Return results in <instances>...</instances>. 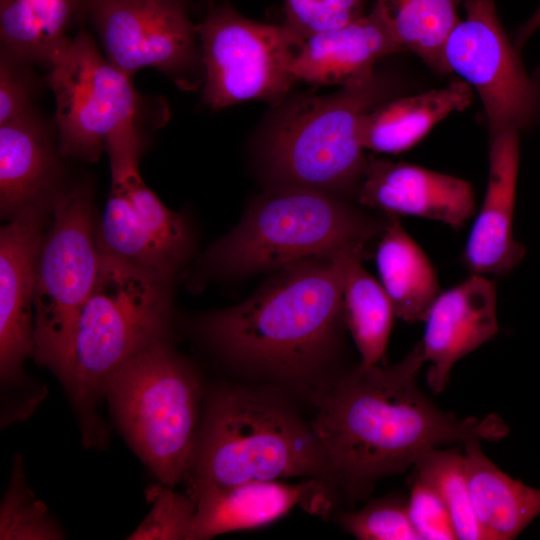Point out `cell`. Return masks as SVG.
<instances>
[{
  "mask_svg": "<svg viewBox=\"0 0 540 540\" xmlns=\"http://www.w3.org/2000/svg\"><path fill=\"white\" fill-rule=\"evenodd\" d=\"M473 98L474 91L465 81L412 96L388 98L363 116L361 144L378 153L405 152L450 113L468 107Z\"/></svg>",
  "mask_w": 540,
  "mask_h": 540,
  "instance_id": "20",
  "label": "cell"
},
{
  "mask_svg": "<svg viewBox=\"0 0 540 540\" xmlns=\"http://www.w3.org/2000/svg\"><path fill=\"white\" fill-rule=\"evenodd\" d=\"M402 51L373 7L349 24L305 39L295 54L291 73L295 82L344 87L370 79L380 58Z\"/></svg>",
  "mask_w": 540,
  "mask_h": 540,
  "instance_id": "19",
  "label": "cell"
},
{
  "mask_svg": "<svg viewBox=\"0 0 540 540\" xmlns=\"http://www.w3.org/2000/svg\"><path fill=\"white\" fill-rule=\"evenodd\" d=\"M365 0H283L284 23L296 37L349 24L364 15Z\"/></svg>",
  "mask_w": 540,
  "mask_h": 540,
  "instance_id": "31",
  "label": "cell"
},
{
  "mask_svg": "<svg viewBox=\"0 0 540 540\" xmlns=\"http://www.w3.org/2000/svg\"><path fill=\"white\" fill-rule=\"evenodd\" d=\"M356 202L387 215L415 216L462 228L475 213L472 185L415 164L369 157Z\"/></svg>",
  "mask_w": 540,
  "mask_h": 540,
  "instance_id": "16",
  "label": "cell"
},
{
  "mask_svg": "<svg viewBox=\"0 0 540 540\" xmlns=\"http://www.w3.org/2000/svg\"><path fill=\"white\" fill-rule=\"evenodd\" d=\"M56 158L42 124L30 113L0 125V211L11 219L47 202Z\"/></svg>",
  "mask_w": 540,
  "mask_h": 540,
  "instance_id": "21",
  "label": "cell"
},
{
  "mask_svg": "<svg viewBox=\"0 0 540 540\" xmlns=\"http://www.w3.org/2000/svg\"><path fill=\"white\" fill-rule=\"evenodd\" d=\"M43 236L33 299L34 357L60 377L71 332L95 283L101 260L90 192L75 188L55 199Z\"/></svg>",
  "mask_w": 540,
  "mask_h": 540,
  "instance_id": "8",
  "label": "cell"
},
{
  "mask_svg": "<svg viewBox=\"0 0 540 540\" xmlns=\"http://www.w3.org/2000/svg\"><path fill=\"white\" fill-rule=\"evenodd\" d=\"M106 149L111 188L95 228L98 249L171 280L190 251L188 226L143 182L138 170L140 145L135 124L113 134Z\"/></svg>",
  "mask_w": 540,
  "mask_h": 540,
  "instance_id": "10",
  "label": "cell"
},
{
  "mask_svg": "<svg viewBox=\"0 0 540 540\" xmlns=\"http://www.w3.org/2000/svg\"><path fill=\"white\" fill-rule=\"evenodd\" d=\"M540 28V4L535 12L526 20L516 32L514 45L519 50L521 46Z\"/></svg>",
  "mask_w": 540,
  "mask_h": 540,
  "instance_id": "34",
  "label": "cell"
},
{
  "mask_svg": "<svg viewBox=\"0 0 540 540\" xmlns=\"http://www.w3.org/2000/svg\"><path fill=\"white\" fill-rule=\"evenodd\" d=\"M352 246L280 269L244 302L204 316L198 329L225 360L313 397L327 382L346 326L343 287Z\"/></svg>",
  "mask_w": 540,
  "mask_h": 540,
  "instance_id": "2",
  "label": "cell"
},
{
  "mask_svg": "<svg viewBox=\"0 0 540 540\" xmlns=\"http://www.w3.org/2000/svg\"><path fill=\"white\" fill-rule=\"evenodd\" d=\"M88 1H90V0H87V2H88ZM168 1H176V2H182V3L185 2V0H168Z\"/></svg>",
  "mask_w": 540,
  "mask_h": 540,
  "instance_id": "35",
  "label": "cell"
},
{
  "mask_svg": "<svg viewBox=\"0 0 540 540\" xmlns=\"http://www.w3.org/2000/svg\"><path fill=\"white\" fill-rule=\"evenodd\" d=\"M87 0H0L4 51L19 60L50 65L71 40L68 28Z\"/></svg>",
  "mask_w": 540,
  "mask_h": 540,
  "instance_id": "24",
  "label": "cell"
},
{
  "mask_svg": "<svg viewBox=\"0 0 540 540\" xmlns=\"http://www.w3.org/2000/svg\"><path fill=\"white\" fill-rule=\"evenodd\" d=\"M390 92V84L375 74L330 95H299L283 104L263 145L265 165L278 186L356 200L368 163L361 120Z\"/></svg>",
  "mask_w": 540,
  "mask_h": 540,
  "instance_id": "5",
  "label": "cell"
},
{
  "mask_svg": "<svg viewBox=\"0 0 540 540\" xmlns=\"http://www.w3.org/2000/svg\"><path fill=\"white\" fill-rule=\"evenodd\" d=\"M49 67L60 151L96 161L114 133L135 124L138 100L130 77L100 53L85 31Z\"/></svg>",
  "mask_w": 540,
  "mask_h": 540,
  "instance_id": "12",
  "label": "cell"
},
{
  "mask_svg": "<svg viewBox=\"0 0 540 540\" xmlns=\"http://www.w3.org/2000/svg\"><path fill=\"white\" fill-rule=\"evenodd\" d=\"M518 168L519 133L490 137L486 192L462 253L471 274L506 275L525 255L513 235Z\"/></svg>",
  "mask_w": 540,
  "mask_h": 540,
  "instance_id": "18",
  "label": "cell"
},
{
  "mask_svg": "<svg viewBox=\"0 0 540 540\" xmlns=\"http://www.w3.org/2000/svg\"><path fill=\"white\" fill-rule=\"evenodd\" d=\"M344 530L361 540H419L409 518L407 500L386 496L339 516Z\"/></svg>",
  "mask_w": 540,
  "mask_h": 540,
  "instance_id": "29",
  "label": "cell"
},
{
  "mask_svg": "<svg viewBox=\"0 0 540 540\" xmlns=\"http://www.w3.org/2000/svg\"><path fill=\"white\" fill-rule=\"evenodd\" d=\"M421 342L390 367L359 364L334 376L312 397L310 421L335 487L348 499L366 496L383 477L404 472L438 446L497 441L509 428L501 417L458 418L420 389Z\"/></svg>",
  "mask_w": 540,
  "mask_h": 540,
  "instance_id": "1",
  "label": "cell"
},
{
  "mask_svg": "<svg viewBox=\"0 0 540 540\" xmlns=\"http://www.w3.org/2000/svg\"><path fill=\"white\" fill-rule=\"evenodd\" d=\"M47 202L19 212L0 231V375L3 386L22 377L34 355L33 299Z\"/></svg>",
  "mask_w": 540,
  "mask_h": 540,
  "instance_id": "14",
  "label": "cell"
},
{
  "mask_svg": "<svg viewBox=\"0 0 540 540\" xmlns=\"http://www.w3.org/2000/svg\"><path fill=\"white\" fill-rule=\"evenodd\" d=\"M379 238L376 266L395 316L409 323L424 321L440 293L432 263L396 215H387Z\"/></svg>",
  "mask_w": 540,
  "mask_h": 540,
  "instance_id": "23",
  "label": "cell"
},
{
  "mask_svg": "<svg viewBox=\"0 0 540 540\" xmlns=\"http://www.w3.org/2000/svg\"><path fill=\"white\" fill-rule=\"evenodd\" d=\"M0 538L54 540L63 538L46 506L26 486L22 459L14 461L13 474L0 510Z\"/></svg>",
  "mask_w": 540,
  "mask_h": 540,
  "instance_id": "28",
  "label": "cell"
},
{
  "mask_svg": "<svg viewBox=\"0 0 540 540\" xmlns=\"http://www.w3.org/2000/svg\"><path fill=\"white\" fill-rule=\"evenodd\" d=\"M146 497L151 510L128 539L189 540L195 503L163 483L149 487Z\"/></svg>",
  "mask_w": 540,
  "mask_h": 540,
  "instance_id": "30",
  "label": "cell"
},
{
  "mask_svg": "<svg viewBox=\"0 0 540 540\" xmlns=\"http://www.w3.org/2000/svg\"><path fill=\"white\" fill-rule=\"evenodd\" d=\"M334 491L332 484L318 478H306L297 483L252 481L190 491L188 495L195 503V512L189 540L258 528L295 507L326 516L333 508Z\"/></svg>",
  "mask_w": 540,
  "mask_h": 540,
  "instance_id": "15",
  "label": "cell"
},
{
  "mask_svg": "<svg viewBox=\"0 0 540 540\" xmlns=\"http://www.w3.org/2000/svg\"><path fill=\"white\" fill-rule=\"evenodd\" d=\"M414 467L416 476L431 484L444 501L458 539L490 540L474 510L463 453L434 448Z\"/></svg>",
  "mask_w": 540,
  "mask_h": 540,
  "instance_id": "27",
  "label": "cell"
},
{
  "mask_svg": "<svg viewBox=\"0 0 540 540\" xmlns=\"http://www.w3.org/2000/svg\"><path fill=\"white\" fill-rule=\"evenodd\" d=\"M466 17L444 47L448 73H456L483 104L489 138L540 124V70L530 75L499 20L495 0H464Z\"/></svg>",
  "mask_w": 540,
  "mask_h": 540,
  "instance_id": "11",
  "label": "cell"
},
{
  "mask_svg": "<svg viewBox=\"0 0 540 540\" xmlns=\"http://www.w3.org/2000/svg\"><path fill=\"white\" fill-rule=\"evenodd\" d=\"M105 396L132 448L160 483L186 480L199 429L201 389L193 368L166 339L127 361Z\"/></svg>",
  "mask_w": 540,
  "mask_h": 540,
  "instance_id": "7",
  "label": "cell"
},
{
  "mask_svg": "<svg viewBox=\"0 0 540 540\" xmlns=\"http://www.w3.org/2000/svg\"><path fill=\"white\" fill-rule=\"evenodd\" d=\"M365 255L355 256L348 265L343 305L346 326L361 356V364L376 365L384 356L395 316L383 289L362 266Z\"/></svg>",
  "mask_w": 540,
  "mask_h": 540,
  "instance_id": "26",
  "label": "cell"
},
{
  "mask_svg": "<svg viewBox=\"0 0 540 540\" xmlns=\"http://www.w3.org/2000/svg\"><path fill=\"white\" fill-rule=\"evenodd\" d=\"M17 58L4 51L0 61V125L30 113L28 83L16 64Z\"/></svg>",
  "mask_w": 540,
  "mask_h": 540,
  "instance_id": "33",
  "label": "cell"
},
{
  "mask_svg": "<svg viewBox=\"0 0 540 540\" xmlns=\"http://www.w3.org/2000/svg\"><path fill=\"white\" fill-rule=\"evenodd\" d=\"M170 280L101 253L93 288L74 323L59 379L85 425H97V402L110 378L131 358L165 340Z\"/></svg>",
  "mask_w": 540,
  "mask_h": 540,
  "instance_id": "4",
  "label": "cell"
},
{
  "mask_svg": "<svg viewBox=\"0 0 540 540\" xmlns=\"http://www.w3.org/2000/svg\"><path fill=\"white\" fill-rule=\"evenodd\" d=\"M196 31L205 69L203 100L209 107L284 102L296 83L291 65L304 40L283 24L248 19L228 5L213 8Z\"/></svg>",
  "mask_w": 540,
  "mask_h": 540,
  "instance_id": "9",
  "label": "cell"
},
{
  "mask_svg": "<svg viewBox=\"0 0 540 540\" xmlns=\"http://www.w3.org/2000/svg\"><path fill=\"white\" fill-rule=\"evenodd\" d=\"M296 477L335 487L311 423L269 389L226 386L213 392L199 424L188 492Z\"/></svg>",
  "mask_w": 540,
  "mask_h": 540,
  "instance_id": "3",
  "label": "cell"
},
{
  "mask_svg": "<svg viewBox=\"0 0 540 540\" xmlns=\"http://www.w3.org/2000/svg\"><path fill=\"white\" fill-rule=\"evenodd\" d=\"M407 509L419 540L458 539L444 501L431 484L416 475L407 499Z\"/></svg>",
  "mask_w": 540,
  "mask_h": 540,
  "instance_id": "32",
  "label": "cell"
},
{
  "mask_svg": "<svg viewBox=\"0 0 540 540\" xmlns=\"http://www.w3.org/2000/svg\"><path fill=\"white\" fill-rule=\"evenodd\" d=\"M462 2L464 0H376L374 7L404 51L413 52L431 69L446 74L444 47L461 20L458 8Z\"/></svg>",
  "mask_w": 540,
  "mask_h": 540,
  "instance_id": "25",
  "label": "cell"
},
{
  "mask_svg": "<svg viewBox=\"0 0 540 540\" xmlns=\"http://www.w3.org/2000/svg\"><path fill=\"white\" fill-rule=\"evenodd\" d=\"M87 11L106 58L129 77L146 67L180 73L201 60L182 2L90 0Z\"/></svg>",
  "mask_w": 540,
  "mask_h": 540,
  "instance_id": "13",
  "label": "cell"
},
{
  "mask_svg": "<svg viewBox=\"0 0 540 540\" xmlns=\"http://www.w3.org/2000/svg\"><path fill=\"white\" fill-rule=\"evenodd\" d=\"M387 221L349 200L294 186H278L256 199L239 224L208 251L214 270L248 275L365 245Z\"/></svg>",
  "mask_w": 540,
  "mask_h": 540,
  "instance_id": "6",
  "label": "cell"
},
{
  "mask_svg": "<svg viewBox=\"0 0 540 540\" xmlns=\"http://www.w3.org/2000/svg\"><path fill=\"white\" fill-rule=\"evenodd\" d=\"M496 305L495 284L480 274H471L434 299L421 342L425 361L431 364L427 382L434 393L444 390L456 362L496 335Z\"/></svg>",
  "mask_w": 540,
  "mask_h": 540,
  "instance_id": "17",
  "label": "cell"
},
{
  "mask_svg": "<svg viewBox=\"0 0 540 540\" xmlns=\"http://www.w3.org/2000/svg\"><path fill=\"white\" fill-rule=\"evenodd\" d=\"M478 440L464 443V458L474 510L490 540L515 538L540 514V489L503 472Z\"/></svg>",
  "mask_w": 540,
  "mask_h": 540,
  "instance_id": "22",
  "label": "cell"
}]
</instances>
